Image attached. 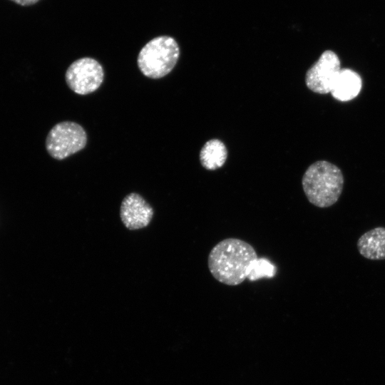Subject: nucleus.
I'll use <instances>...</instances> for the list:
<instances>
[{
    "instance_id": "obj_1",
    "label": "nucleus",
    "mask_w": 385,
    "mask_h": 385,
    "mask_svg": "<svg viewBox=\"0 0 385 385\" xmlns=\"http://www.w3.org/2000/svg\"><path fill=\"white\" fill-rule=\"evenodd\" d=\"M258 259L255 248L248 242L234 237L217 243L207 257L208 269L219 282L237 286L247 278Z\"/></svg>"
},
{
    "instance_id": "obj_2",
    "label": "nucleus",
    "mask_w": 385,
    "mask_h": 385,
    "mask_svg": "<svg viewBox=\"0 0 385 385\" xmlns=\"http://www.w3.org/2000/svg\"><path fill=\"white\" fill-rule=\"evenodd\" d=\"M344 184L342 170L327 160H318L310 165L302 179L308 201L319 208L334 205L342 193Z\"/></svg>"
},
{
    "instance_id": "obj_3",
    "label": "nucleus",
    "mask_w": 385,
    "mask_h": 385,
    "mask_svg": "<svg viewBox=\"0 0 385 385\" xmlns=\"http://www.w3.org/2000/svg\"><path fill=\"white\" fill-rule=\"evenodd\" d=\"M180 57V48L175 39L160 36L149 41L140 51L137 64L146 77L158 79L172 71Z\"/></svg>"
},
{
    "instance_id": "obj_4",
    "label": "nucleus",
    "mask_w": 385,
    "mask_h": 385,
    "mask_svg": "<svg viewBox=\"0 0 385 385\" xmlns=\"http://www.w3.org/2000/svg\"><path fill=\"white\" fill-rule=\"evenodd\" d=\"M87 143L84 128L73 121L56 124L46 138V148L54 159L61 160L83 150Z\"/></svg>"
},
{
    "instance_id": "obj_5",
    "label": "nucleus",
    "mask_w": 385,
    "mask_h": 385,
    "mask_svg": "<svg viewBox=\"0 0 385 385\" xmlns=\"http://www.w3.org/2000/svg\"><path fill=\"white\" fill-rule=\"evenodd\" d=\"M104 79L102 65L91 57L73 61L67 68L65 80L68 88L78 95H87L99 88Z\"/></svg>"
},
{
    "instance_id": "obj_6",
    "label": "nucleus",
    "mask_w": 385,
    "mask_h": 385,
    "mask_svg": "<svg viewBox=\"0 0 385 385\" xmlns=\"http://www.w3.org/2000/svg\"><path fill=\"white\" fill-rule=\"evenodd\" d=\"M340 70L341 61L337 54L332 50H326L307 70L306 85L309 90L319 94L330 93Z\"/></svg>"
},
{
    "instance_id": "obj_7",
    "label": "nucleus",
    "mask_w": 385,
    "mask_h": 385,
    "mask_svg": "<svg viewBox=\"0 0 385 385\" xmlns=\"http://www.w3.org/2000/svg\"><path fill=\"white\" fill-rule=\"evenodd\" d=\"M153 207L139 194L131 192L122 201L120 216L126 228L130 230L145 227L150 222Z\"/></svg>"
},
{
    "instance_id": "obj_8",
    "label": "nucleus",
    "mask_w": 385,
    "mask_h": 385,
    "mask_svg": "<svg viewBox=\"0 0 385 385\" xmlns=\"http://www.w3.org/2000/svg\"><path fill=\"white\" fill-rule=\"evenodd\" d=\"M362 87L360 75L350 68H341L331 89L333 98L339 101H349L356 98Z\"/></svg>"
},
{
    "instance_id": "obj_9",
    "label": "nucleus",
    "mask_w": 385,
    "mask_h": 385,
    "mask_svg": "<svg viewBox=\"0 0 385 385\" xmlns=\"http://www.w3.org/2000/svg\"><path fill=\"white\" fill-rule=\"evenodd\" d=\"M359 254L370 260H385V227H376L364 232L356 242Z\"/></svg>"
},
{
    "instance_id": "obj_10",
    "label": "nucleus",
    "mask_w": 385,
    "mask_h": 385,
    "mask_svg": "<svg viewBox=\"0 0 385 385\" xmlns=\"http://www.w3.org/2000/svg\"><path fill=\"white\" fill-rule=\"evenodd\" d=\"M227 151L225 144L218 139L205 143L200 153V160L203 168L209 170L221 168L225 163Z\"/></svg>"
},
{
    "instance_id": "obj_11",
    "label": "nucleus",
    "mask_w": 385,
    "mask_h": 385,
    "mask_svg": "<svg viewBox=\"0 0 385 385\" xmlns=\"http://www.w3.org/2000/svg\"><path fill=\"white\" fill-rule=\"evenodd\" d=\"M277 273L276 266L265 257L258 258L250 272L247 279L252 282L261 278H272Z\"/></svg>"
},
{
    "instance_id": "obj_12",
    "label": "nucleus",
    "mask_w": 385,
    "mask_h": 385,
    "mask_svg": "<svg viewBox=\"0 0 385 385\" xmlns=\"http://www.w3.org/2000/svg\"><path fill=\"white\" fill-rule=\"evenodd\" d=\"M19 5L28 6L36 4L40 0H10Z\"/></svg>"
}]
</instances>
